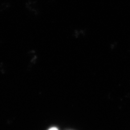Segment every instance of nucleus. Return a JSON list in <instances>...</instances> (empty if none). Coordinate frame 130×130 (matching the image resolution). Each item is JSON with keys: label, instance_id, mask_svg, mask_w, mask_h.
<instances>
[{"label": "nucleus", "instance_id": "nucleus-1", "mask_svg": "<svg viewBox=\"0 0 130 130\" xmlns=\"http://www.w3.org/2000/svg\"><path fill=\"white\" fill-rule=\"evenodd\" d=\"M48 130H58V129L56 127H52V128H51L50 129H49Z\"/></svg>", "mask_w": 130, "mask_h": 130}]
</instances>
